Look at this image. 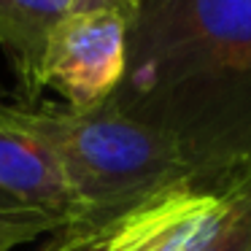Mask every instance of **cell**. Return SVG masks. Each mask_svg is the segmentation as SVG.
Listing matches in <instances>:
<instances>
[{
	"label": "cell",
	"instance_id": "cell-9",
	"mask_svg": "<svg viewBox=\"0 0 251 251\" xmlns=\"http://www.w3.org/2000/svg\"><path fill=\"white\" fill-rule=\"evenodd\" d=\"M60 238L44 251H100V235L81 227H62L57 229Z\"/></svg>",
	"mask_w": 251,
	"mask_h": 251
},
{
	"label": "cell",
	"instance_id": "cell-4",
	"mask_svg": "<svg viewBox=\"0 0 251 251\" xmlns=\"http://www.w3.org/2000/svg\"><path fill=\"white\" fill-rule=\"evenodd\" d=\"M130 19L119 8H76L51 33L44 54V89L68 108L92 111L114 98L127 68Z\"/></svg>",
	"mask_w": 251,
	"mask_h": 251
},
{
	"label": "cell",
	"instance_id": "cell-1",
	"mask_svg": "<svg viewBox=\"0 0 251 251\" xmlns=\"http://www.w3.org/2000/svg\"><path fill=\"white\" fill-rule=\"evenodd\" d=\"M108 103L168 135L192 178L251 170V0H141Z\"/></svg>",
	"mask_w": 251,
	"mask_h": 251
},
{
	"label": "cell",
	"instance_id": "cell-6",
	"mask_svg": "<svg viewBox=\"0 0 251 251\" xmlns=\"http://www.w3.org/2000/svg\"><path fill=\"white\" fill-rule=\"evenodd\" d=\"M76 8H92V0H0V51L11 65L25 105H38L49 38Z\"/></svg>",
	"mask_w": 251,
	"mask_h": 251
},
{
	"label": "cell",
	"instance_id": "cell-5",
	"mask_svg": "<svg viewBox=\"0 0 251 251\" xmlns=\"http://www.w3.org/2000/svg\"><path fill=\"white\" fill-rule=\"evenodd\" d=\"M0 192L19 205L46 211L78 224V202L57 165L54 154L27 130L0 116Z\"/></svg>",
	"mask_w": 251,
	"mask_h": 251
},
{
	"label": "cell",
	"instance_id": "cell-11",
	"mask_svg": "<svg viewBox=\"0 0 251 251\" xmlns=\"http://www.w3.org/2000/svg\"><path fill=\"white\" fill-rule=\"evenodd\" d=\"M6 208H19V202L11 200L8 195H3V192H0V211H6ZM25 208H27V205H25Z\"/></svg>",
	"mask_w": 251,
	"mask_h": 251
},
{
	"label": "cell",
	"instance_id": "cell-10",
	"mask_svg": "<svg viewBox=\"0 0 251 251\" xmlns=\"http://www.w3.org/2000/svg\"><path fill=\"white\" fill-rule=\"evenodd\" d=\"M138 3H141V0H92V8H98V6L119 8V11L132 22V17H135V11H138Z\"/></svg>",
	"mask_w": 251,
	"mask_h": 251
},
{
	"label": "cell",
	"instance_id": "cell-8",
	"mask_svg": "<svg viewBox=\"0 0 251 251\" xmlns=\"http://www.w3.org/2000/svg\"><path fill=\"white\" fill-rule=\"evenodd\" d=\"M208 251H251V170L238 178V208L222 238Z\"/></svg>",
	"mask_w": 251,
	"mask_h": 251
},
{
	"label": "cell",
	"instance_id": "cell-7",
	"mask_svg": "<svg viewBox=\"0 0 251 251\" xmlns=\"http://www.w3.org/2000/svg\"><path fill=\"white\" fill-rule=\"evenodd\" d=\"M62 227H68V222L54 213L25 205L6 208V211H0V251H14L30 240L41 238L44 232H57Z\"/></svg>",
	"mask_w": 251,
	"mask_h": 251
},
{
	"label": "cell",
	"instance_id": "cell-2",
	"mask_svg": "<svg viewBox=\"0 0 251 251\" xmlns=\"http://www.w3.org/2000/svg\"><path fill=\"white\" fill-rule=\"evenodd\" d=\"M0 116L35 135L60 165L78 202V224L100 232L154 192L192 178L178 146L159 130L103 103L92 111L25 105L0 95Z\"/></svg>",
	"mask_w": 251,
	"mask_h": 251
},
{
	"label": "cell",
	"instance_id": "cell-3",
	"mask_svg": "<svg viewBox=\"0 0 251 251\" xmlns=\"http://www.w3.org/2000/svg\"><path fill=\"white\" fill-rule=\"evenodd\" d=\"M240 176L184 178L154 192L100 229V251H208L238 208Z\"/></svg>",
	"mask_w": 251,
	"mask_h": 251
}]
</instances>
